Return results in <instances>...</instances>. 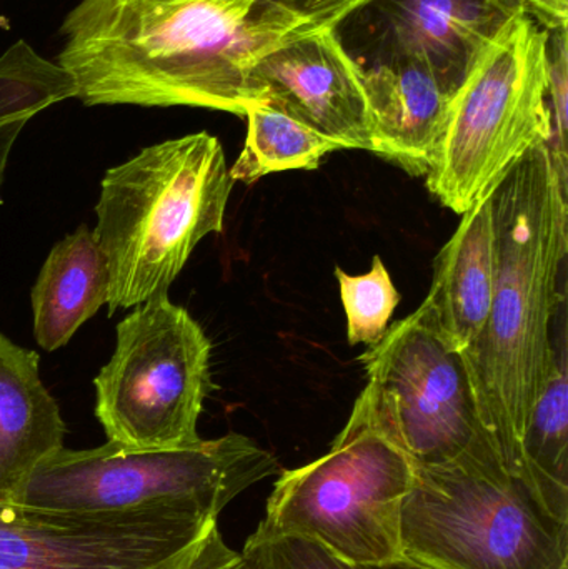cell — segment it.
Instances as JSON below:
<instances>
[{
    "label": "cell",
    "instance_id": "obj_1",
    "mask_svg": "<svg viewBox=\"0 0 568 569\" xmlns=\"http://www.w3.org/2000/svg\"><path fill=\"white\" fill-rule=\"evenodd\" d=\"M262 0H82L63 20L57 63L86 106L202 107L246 117L266 102L262 57L319 32Z\"/></svg>",
    "mask_w": 568,
    "mask_h": 569
},
{
    "label": "cell",
    "instance_id": "obj_2",
    "mask_svg": "<svg viewBox=\"0 0 568 569\" xmlns=\"http://www.w3.org/2000/svg\"><path fill=\"white\" fill-rule=\"evenodd\" d=\"M550 142V140H549ZM549 142L530 149L490 193L496 283L489 320L466 353L484 425L512 477L556 357L568 250V180Z\"/></svg>",
    "mask_w": 568,
    "mask_h": 569
},
{
    "label": "cell",
    "instance_id": "obj_3",
    "mask_svg": "<svg viewBox=\"0 0 568 569\" xmlns=\"http://www.w3.org/2000/svg\"><path fill=\"white\" fill-rule=\"evenodd\" d=\"M233 183L222 143L207 132L107 170L92 232L109 266L110 315L169 295L200 240L223 232Z\"/></svg>",
    "mask_w": 568,
    "mask_h": 569
},
{
    "label": "cell",
    "instance_id": "obj_4",
    "mask_svg": "<svg viewBox=\"0 0 568 569\" xmlns=\"http://www.w3.org/2000/svg\"><path fill=\"white\" fill-rule=\"evenodd\" d=\"M549 30L514 13L470 63L427 173V189L464 216L489 199L506 173L552 139Z\"/></svg>",
    "mask_w": 568,
    "mask_h": 569
},
{
    "label": "cell",
    "instance_id": "obj_5",
    "mask_svg": "<svg viewBox=\"0 0 568 569\" xmlns=\"http://www.w3.org/2000/svg\"><path fill=\"white\" fill-rule=\"evenodd\" d=\"M412 480V461L380 423L367 385L329 453L282 471L256 531L313 541L349 563L396 560Z\"/></svg>",
    "mask_w": 568,
    "mask_h": 569
},
{
    "label": "cell",
    "instance_id": "obj_6",
    "mask_svg": "<svg viewBox=\"0 0 568 569\" xmlns=\"http://www.w3.org/2000/svg\"><path fill=\"white\" fill-rule=\"evenodd\" d=\"M279 471L252 438L229 433L173 450H127L107 441L62 450L30 478L19 503L56 513L179 510L219 518L230 501Z\"/></svg>",
    "mask_w": 568,
    "mask_h": 569
},
{
    "label": "cell",
    "instance_id": "obj_7",
    "mask_svg": "<svg viewBox=\"0 0 568 569\" xmlns=\"http://www.w3.org/2000/svg\"><path fill=\"white\" fill-rule=\"evenodd\" d=\"M402 557L430 569H568V523L500 460L413 467Z\"/></svg>",
    "mask_w": 568,
    "mask_h": 569
},
{
    "label": "cell",
    "instance_id": "obj_8",
    "mask_svg": "<svg viewBox=\"0 0 568 569\" xmlns=\"http://www.w3.org/2000/svg\"><path fill=\"white\" fill-rule=\"evenodd\" d=\"M210 353L206 331L169 295L127 315L112 358L93 380L107 441L137 451L199 443L197 423L213 388Z\"/></svg>",
    "mask_w": 568,
    "mask_h": 569
},
{
    "label": "cell",
    "instance_id": "obj_9",
    "mask_svg": "<svg viewBox=\"0 0 568 569\" xmlns=\"http://www.w3.org/2000/svg\"><path fill=\"white\" fill-rule=\"evenodd\" d=\"M359 361L380 423L413 467L502 461L484 425L466 355L444 337L426 303L389 327Z\"/></svg>",
    "mask_w": 568,
    "mask_h": 569
},
{
    "label": "cell",
    "instance_id": "obj_10",
    "mask_svg": "<svg viewBox=\"0 0 568 569\" xmlns=\"http://www.w3.org/2000/svg\"><path fill=\"white\" fill-rule=\"evenodd\" d=\"M216 518L56 513L0 503V569H189Z\"/></svg>",
    "mask_w": 568,
    "mask_h": 569
},
{
    "label": "cell",
    "instance_id": "obj_11",
    "mask_svg": "<svg viewBox=\"0 0 568 569\" xmlns=\"http://www.w3.org/2000/svg\"><path fill=\"white\" fill-rule=\"evenodd\" d=\"M252 80L266 102L343 150H372L363 67L347 52L337 30L289 40L257 62Z\"/></svg>",
    "mask_w": 568,
    "mask_h": 569
},
{
    "label": "cell",
    "instance_id": "obj_12",
    "mask_svg": "<svg viewBox=\"0 0 568 569\" xmlns=\"http://www.w3.org/2000/svg\"><path fill=\"white\" fill-rule=\"evenodd\" d=\"M382 62L426 67L457 90L480 50L519 12L507 0H373Z\"/></svg>",
    "mask_w": 568,
    "mask_h": 569
},
{
    "label": "cell",
    "instance_id": "obj_13",
    "mask_svg": "<svg viewBox=\"0 0 568 569\" xmlns=\"http://www.w3.org/2000/svg\"><path fill=\"white\" fill-rule=\"evenodd\" d=\"M370 152L413 177L427 176L442 140L456 89L426 67L380 62L363 69Z\"/></svg>",
    "mask_w": 568,
    "mask_h": 569
},
{
    "label": "cell",
    "instance_id": "obj_14",
    "mask_svg": "<svg viewBox=\"0 0 568 569\" xmlns=\"http://www.w3.org/2000/svg\"><path fill=\"white\" fill-rule=\"evenodd\" d=\"M66 433L39 355L0 333V503H19L37 468L62 450Z\"/></svg>",
    "mask_w": 568,
    "mask_h": 569
},
{
    "label": "cell",
    "instance_id": "obj_15",
    "mask_svg": "<svg viewBox=\"0 0 568 569\" xmlns=\"http://www.w3.org/2000/svg\"><path fill=\"white\" fill-rule=\"evenodd\" d=\"M496 283V236L490 199L464 213L452 239L434 262V280L423 303L444 337L464 355L489 320Z\"/></svg>",
    "mask_w": 568,
    "mask_h": 569
},
{
    "label": "cell",
    "instance_id": "obj_16",
    "mask_svg": "<svg viewBox=\"0 0 568 569\" xmlns=\"http://www.w3.org/2000/svg\"><path fill=\"white\" fill-rule=\"evenodd\" d=\"M109 295L106 256L92 230L79 227L50 250L30 293L39 347L46 351L66 347L109 301Z\"/></svg>",
    "mask_w": 568,
    "mask_h": 569
},
{
    "label": "cell",
    "instance_id": "obj_17",
    "mask_svg": "<svg viewBox=\"0 0 568 569\" xmlns=\"http://www.w3.org/2000/svg\"><path fill=\"white\" fill-rule=\"evenodd\" d=\"M567 331H556V357L549 380L534 407L522 440L520 480L540 507L568 523Z\"/></svg>",
    "mask_w": 568,
    "mask_h": 569
},
{
    "label": "cell",
    "instance_id": "obj_18",
    "mask_svg": "<svg viewBox=\"0 0 568 569\" xmlns=\"http://www.w3.org/2000/svg\"><path fill=\"white\" fill-rule=\"evenodd\" d=\"M246 119V143L229 169L233 182L253 186L270 173L316 170L327 153L343 150L340 143L270 102L250 107Z\"/></svg>",
    "mask_w": 568,
    "mask_h": 569
},
{
    "label": "cell",
    "instance_id": "obj_19",
    "mask_svg": "<svg viewBox=\"0 0 568 569\" xmlns=\"http://www.w3.org/2000/svg\"><path fill=\"white\" fill-rule=\"evenodd\" d=\"M340 298L347 315V338L350 345L379 343L389 330L390 318L399 307L400 293L379 256L363 276H349L336 269Z\"/></svg>",
    "mask_w": 568,
    "mask_h": 569
},
{
    "label": "cell",
    "instance_id": "obj_20",
    "mask_svg": "<svg viewBox=\"0 0 568 569\" xmlns=\"http://www.w3.org/2000/svg\"><path fill=\"white\" fill-rule=\"evenodd\" d=\"M242 553L260 569H430L400 557L380 563H349L313 541L296 537H267L253 531Z\"/></svg>",
    "mask_w": 568,
    "mask_h": 569
},
{
    "label": "cell",
    "instance_id": "obj_21",
    "mask_svg": "<svg viewBox=\"0 0 568 569\" xmlns=\"http://www.w3.org/2000/svg\"><path fill=\"white\" fill-rule=\"evenodd\" d=\"M568 33L566 29L549 33V109L552 120L550 150L560 176L568 180Z\"/></svg>",
    "mask_w": 568,
    "mask_h": 569
},
{
    "label": "cell",
    "instance_id": "obj_22",
    "mask_svg": "<svg viewBox=\"0 0 568 569\" xmlns=\"http://www.w3.org/2000/svg\"><path fill=\"white\" fill-rule=\"evenodd\" d=\"M46 93L37 80L16 63L0 62V123L46 110Z\"/></svg>",
    "mask_w": 568,
    "mask_h": 569
},
{
    "label": "cell",
    "instance_id": "obj_23",
    "mask_svg": "<svg viewBox=\"0 0 568 569\" xmlns=\"http://www.w3.org/2000/svg\"><path fill=\"white\" fill-rule=\"evenodd\" d=\"M267 3L286 7L306 19L312 20L322 29L342 26L350 16L366 9L373 0H262Z\"/></svg>",
    "mask_w": 568,
    "mask_h": 569
},
{
    "label": "cell",
    "instance_id": "obj_24",
    "mask_svg": "<svg viewBox=\"0 0 568 569\" xmlns=\"http://www.w3.org/2000/svg\"><path fill=\"white\" fill-rule=\"evenodd\" d=\"M189 569H260L243 553L227 547L219 525H213Z\"/></svg>",
    "mask_w": 568,
    "mask_h": 569
},
{
    "label": "cell",
    "instance_id": "obj_25",
    "mask_svg": "<svg viewBox=\"0 0 568 569\" xmlns=\"http://www.w3.org/2000/svg\"><path fill=\"white\" fill-rule=\"evenodd\" d=\"M507 2L529 13L549 32L567 27L568 0H507Z\"/></svg>",
    "mask_w": 568,
    "mask_h": 569
},
{
    "label": "cell",
    "instance_id": "obj_26",
    "mask_svg": "<svg viewBox=\"0 0 568 569\" xmlns=\"http://www.w3.org/2000/svg\"><path fill=\"white\" fill-rule=\"evenodd\" d=\"M30 117H19L0 123V190H2L3 177H6L7 163L12 152L16 140L19 139L23 127L29 123Z\"/></svg>",
    "mask_w": 568,
    "mask_h": 569
}]
</instances>
